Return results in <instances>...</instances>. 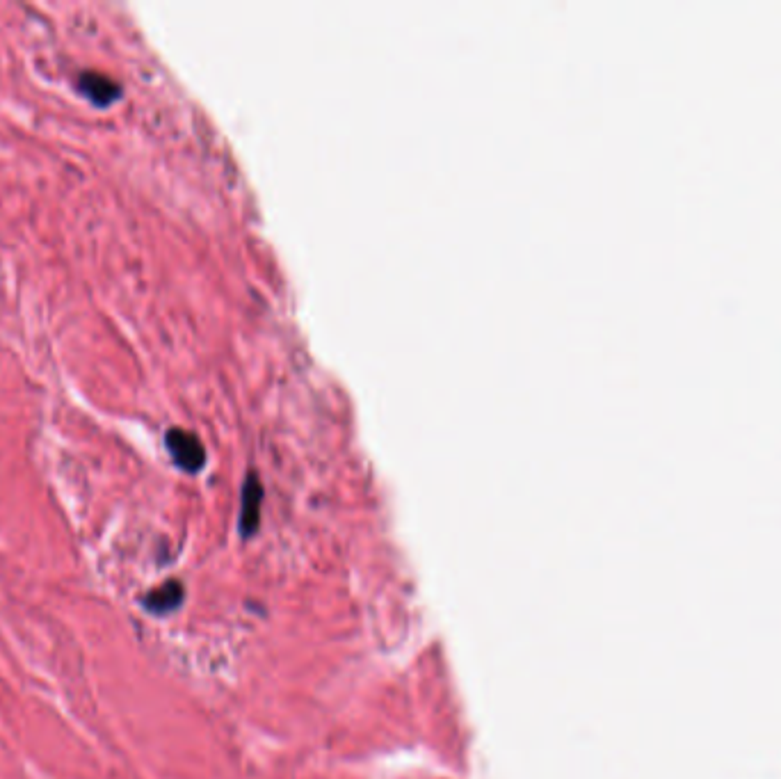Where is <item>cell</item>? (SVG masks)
I'll use <instances>...</instances> for the list:
<instances>
[{
    "label": "cell",
    "mask_w": 781,
    "mask_h": 779,
    "mask_svg": "<svg viewBox=\"0 0 781 779\" xmlns=\"http://www.w3.org/2000/svg\"><path fill=\"white\" fill-rule=\"evenodd\" d=\"M78 90L87 96L96 108H110L112 103L122 99V85L115 78L96 74V71H83L78 76Z\"/></svg>",
    "instance_id": "cell-2"
},
{
    "label": "cell",
    "mask_w": 781,
    "mask_h": 779,
    "mask_svg": "<svg viewBox=\"0 0 781 779\" xmlns=\"http://www.w3.org/2000/svg\"><path fill=\"white\" fill-rule=\"evenodd\" d=\"M165 446L176 467L197 473L206 464V448L201 444V439L195 432L183 430V428H169L165 435Z\"/></svg>",
    "instance_id": "cell-1"
},
{
    "label": "cell",
    "mask_w": 781,
    "mask_h": 779,
    "mask_svg": "<svg viewBox=\"0 0 781 779\" xmlns=\"http://www.w3.org/2000/svg\"><path fill=\"white\" fill-rule=\"evenodd\" d=\"M181 604H183V585L179 581H167L165 585L151 590L147 597H144V606L156 615L172 613V610H176Z\"/></svg>",
    "instance_id": "cell-4"
},
{
    "label": "cell",
    "mask_w": 781,
    "mask_h": 779,
    "mask_svg": "<svg viewBox=\"0 0 781 779\" xmlns=\"http://www.w3.org/2000/svg\"><path fill=\"white\" fill-rule=\"evenodd\" d=\"M261 503H263V485L256 473H249L243 485V508H240V533L245 537L254 535L261 521Z\"/></svg>",
    "instance_id": "cell-3"
}]
</instances>
